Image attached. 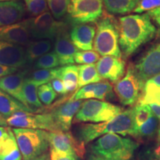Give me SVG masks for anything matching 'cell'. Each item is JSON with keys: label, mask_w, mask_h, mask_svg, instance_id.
<instances>
[{"label": "cell", "mask_w": 160, "mask_h": 160, "mask_svg": "<svg viewBox=\"0 0 160 160\" xmlns=\"http://www.w3.org/2000/svg\"><path fill=\"white\" fill-rule=\"evenodd\" d=\"M119 26L111 17L99 20L93 42V48L99 55L121 58L122 52L119 43Z\"/></svg>", "instance_id": "4"}, {"label": "cell", "mask_w": 160, "mask_h": 160, "mask_svg": "<svg viewBox=\"0 0 160 160\" xmlns=\"http://www.w3.org/2000/svg\"><path fill=\"white\" fill-rule=\"evenodd\" d=\"M44 85L42 82H37L31 78H25L23 85V95L28 108L33 112L37 109L42 108L43 105L38 97V88L40 85Z\"/></svg>", "instance_id": "23"}, {"label": "cell", "mask_w": 160, "mask_h": 160, "mask_svg": "<svg viewBox=\"0 0 160 160\" xmlns=\"http://www.w3.org/2000/svg\"><path fill=\"white\" fill-rule=\"evenodd\" d=\"M112 88L113 86L108 82L90 84L81 88L71 98L75 100L97 99L102 101L112 95Z\"/></svg>", "instance_id": "21"}, {"label": "cell", "mask_w": 160, "mask_h": 160, "mask_svg": "<svg viewBox=\"0 0 160 160\" xmlns=\"http://www.w3.org/2000/svg\"><path fill=\"white\" fill-rule=\"evenodd\" d=\"M148 105L150 106V108H151L153 114L158 119L160 120V105H157V104H150Z\"/></svg>", "instance_id": "42"}, {"label": "cell", "mask_w": 160, "mask_h": 160, "mask_svg": "<svg viewBox=\"0 0 160 160\" xmlns=\"http://www.w3.org/2000/svg\"><path fill=\"white\" fill-rule=\"evenodd\" d=\"M133 68L143 85L151 78L160 74V42L152 46Z\"/></svg>", "instance_id": "12"}, {"label": "cell", "mask_w": 160, "mask_h": 160, "mask_svg": "<svg viewBox=\"0 0 160 160\" xmlns=\"http://www.w3.org/2000/svg\"><path fill=\"white\" fill-rule=\"evenodd\" d=\"M7 119H5L2 115L0 114V127L1 126H7Z\"/></svg>", "instance_id": "47"}, {"label": "cell", "mask_w": 160, "mask_h": 160, "mask_svg": "<svg viewBox=\"0 0 160 160\" xmlns=\"http://www.w3.org/2000/svg\"><path fill=\"white\" fill-rule=\"evenodd\" d=\"M28 19L0 28V40L22 45L28 43L31 37Z\"/></svg>", "instance_id": "17"}, {"label": "cell", "mask_w": 160, "mask_h": 160, "mask_svg": "<svg viewBox=\"0 0 160 160\" xmlns=\"http://www.w3.org/2000/svg\"><path fill=\"white\" fill-rule=\"evenodd\" d=\"M78 68H79V88H80L90 84L99 82L102 80L94 64L81 65L78 66Z\"/></svg>", "instance_id": "28"}, {"label": "cell", "mask_w": 160, "mask_h": 160, "mask_svg": "<svg viewBox=\"0 0 160 160\" xmlns=\"http://www.w3.org/2000/svg\"><path fill=\"white\" fill-rule=\"evenodd\" d=\"M59 79L63 82L68 93L76 91L79 88L78 66L70 65L59 68Z\"/></svg>", "instance_id": "25"}, {"label": "cell", "mask_w": 160, "mask_h": 160, "mask_svg": "<svg viewBox=\"0 0 160 160\" xmlns=\"http://www.w3.org/2000/svg\"><path fill=\"white\" fill-rule=\"evenodd\" d=\"M159 7L160 0H140L139 5L133 11L137 13H142L145 11L148 12Z\"/></svg>", "instance_id": "37"}, {"label": "cell", "mask_w": 160, "mask_h": 160, "mask_svg": "<svg viewBox=\"0 0 160 160\" xmlns=\"http://www.w3.org/2000/svg\"><path fill=\"white\" fill-rule=\"evenodd\" d=\"M27 73V71H20L1 78L0 90L11 96L28 108L23 95V85Z\"/></svg>", "instance_id": "18"}, {"label": "cell", "mask_w": 160, "mask_h": 160, "mask_svg": "<svg viewBox=\"0 0 160 160\" xmlns=\"http://www.w3.org/2000/svg\"><path fill=\"white\" fill-rule=\"evenodd\" d=\"M31 35L41 39H53L64 29V24L56 21L50 12L28 19Z\"/></svg>", "instance_id": "11"}, {"label": "cell", "mask_w": 160, "mask_h": 160, "mask_svg": "<svg viewBox=\"0 0 160 160\" xmlns=\"http://www.w3.org/2000/svg\"><path fill=\"white\" fill-rule=\"evenodd\" d=\"M8 125L15 128L42 130L48 132L60 131L51 113H33L20 111L7 119Z\"/></svg>", "instance_id": "8"}, {"label": "cell", "mask_w": 160, "mask_h": 160, "mask_svg": "<svg viewBox=\"0 0 160 160\" xmlns=\"http://www.w3.org/2000/svg\"><path fill=\"white\" fill-rule=\"evenodd\" d=\"M51 85L53 88L56 91V93H59V94H66L68 93L66 91L65 86L64 85L63 82L60 79H55L53 81H51Z\"/></svg>", "instance_id": "39"}, {"label": "cell", "mask_w": 160, "mask_h": 160, "mask_svg": "<svg viewBox=\"0 0 160 160\" xmlns=\"http://www.w3.org/2000/svg\"><path fill=\"white\" fill-rule=\"evenodd\" d=\"M144 85L136 74L133 65H129L125 77L116 82L113 89L123 105H133L142 97Z\"/></svg>", "instance_id": "9"}, {"label": "cell", "mask_w": 160, "mask_h": 160, "mask_svg": "<svg viewBox=\"0 0 160 160\" xmlns=\"http://www.w3.org/2000/svg\"><path fill=\"white\" fill-rule=\"evenodd\" d=\"M25 7L21 2L10 1L0 2V28L13 25L22 19Z\"/></svg>", "instance_id": "22"}, {"label": "cell", "mask_w": 160, "mask_h": 160, "mask_svg": "<svg viewBox=\"0 0 160 160\" xmlns=\"http://www.w3.org/2000/svg\"><path fill=\"white\" fill-rule=\"evenodd\" d=\"M60 65L59 60L54 52H50L39 57L34 64L36 69H53Z\"/></svg>", "instance_id": "30"}, {"label": "cell", "mask_w": 160, "mask_h": 160, "mask_svg": "<svg viewBox=\"0 0 160 160\" xmlns=\"http://www.w3.org/2000/svg\"><path fill=\"white\" fill-rule=\"evenodd\" d=\"M148 82L154 84L155 85L158 86V87H160V74L151 78V79L148 80Z\"/></svg>", "instance_id": "43"}, {"label": "cell", "mask_w": 160, "mask_h": 160, "mask_svg": "<svg viewBox=\"0 0 160 160\" xmlns=\"http://www.w3.org/2000/svg\"><path fill=\"white\" fill-rule=\"evenodd\" d=\"M147 13L151 17V19L154 20L156 23L160 27V7L148 11Z\"/></svg>", "instance_id": "41"}, {"label": "cell", "mask_w": 160, "mask_h": 160, "mask_svg": "<svg viewBox=\"0 0 160 160\" xmlns=\"http://www.w3.org/2000/svg\"><path fill=\"white\" fill-rule=\"evenodd\" d=\"M38 97L42 103L50 105L57 98V93L53 90L51 83L48 82L39 86L38 88Z\"/></svg>", "instance_id": "34"}, {"label": "cell", "mask_w": 160, "mask_h": 160, "mask_svg": "<svg viewBox=\"0 0 160 160\" xmlns=\"http://www.w3.org/2000/svg\"><path fill=\"white\" fill-rule=\"evenodd\" d=\"M25 2L28 11L34 16L48 11L47 0H25Z\"/></svg>", "instance_id": "36"}, {"label": "cell", "mask_w": 160, "mask_h": 160, "mask_svg": "<svg viewBox=\"0 0 160 160\" xmlns=\"http://www.w3.org/2000/svg\"><path fill=\"white\" fill-rule=\"evenodd\" d=\"M153 114L150 106L147 104L138 103L133 108V116H134V123L136 128H138Z\"/></svg>", "instance_id": "31"}, {"label": "cell", "mask_w": 160, "mask_h": 160, "mask_svg": "<svg viewBox=\"0 0 160 160\" xmlns=\"http://www.w3.org/2000/svg\"><path fill=\"white\" fill-rule=\"evenodd\" d=\"M47 2L53 17L59 19L68 12L71 0H47Z\"/></svg>", "instance_id": "33"}, {"label": "cell", "mask_w": 160, "mask_h": 160, "mask_svg": "<svg viewBox=\"0 0 160 160\" xmlns=\"http://www.w3.org/2000/svg\"><path fill=\"white\" fill-rule=\"evenodd\" d=\"M59 68L53 69H39L33 71L30 78L42 84H46L55 79H59Z\"/></svg>", "instance_id": "29"}, {"label": "cell", "mask_w": 160, "mask_h": 160, "mask_svg": "<svg viewBox=\"0 0 160 160\" xmlns=\"http://www.w3.org/2000/svg\"><path fill=\"white\" fill-rule=\"evenodd\" d=\"M52 48L51 41L49 39H42L28 43L26 49V59L28 62L32 63L42 56L49 53Z\"/></svg>", "instance_id": "27"}, {"label": "cell", "mask_w": 160, "mask_h": 160, "mask_svg": "<svg viewBox=\"0 0 160 160\" xmlns=\"http://www.w3.org/2000/svg\"><path fill=\"white\" fill-rule=\"evenodd\" d=\"M20 111L33 113L22 103L0 90V114L8 119Z\"/></svg>", "instance_id": "24"}, {"label": "cell", "mask_w": 160, "mask_h": 160, "mask_svg": "<svg viewBox=\"0 0 160 160\" xmlns=\"http://www.w3.org/2000/svg\"><path fill=\"white\" fill-rule=\"evenodd\" d=\"M27 63L26 50L22 46L0 40V64L18 68Z\"/></svg>", "instance_id": "15"}, {"label": "cell", "mask_w": 160, "mask_h": 160, "mask_svg": "<svg viewBox=\"0 0 160 160\" xmlns=\"http://www.w3.org/2000/svg\"><path fill=\"white\" fill-rule=\"evenodd\" d=\"M108 133L137 137L133 108L123 111L113 119L104 122L82 125L78 129V139L87 144Z\"/></svg>", "instance_id": "2"}, {"label": "cell", "mask_w": 160, "mask_h": 160, "mask_svg": "<svg viewBox=\"0 0 160 160\" xmlns=\"http://www.w3.org/2000/svg\"><path fill=\"white\" fill-rule=\"evenodd\" d=\"M157 140L159 142H160V128L159 131H158V135H157Z\"/></svg>", "instance_id": "48"}, {"label": "cell", "mask_w": 160, "mask_h": 160, "mask_svg": "<svg viewBox=\"0 0 160 160\" xmlns=\"http://www.w3.org/2000/svg\"><path fill=\"white\" fill-rule=\"evenodd\" d=\"M96 67L102 79L116 83L125 73V62L121 58L105 56L98 60Z\"/></svg>", "instance_id": "14"}, {"label": "cell", "mask_w": 160, "mask_h": 160, "mask_svg": "<svg viewBox=\"0 0 160 160\" xmlns=\"http://www.w3.org/2000/svg\"><path fill=\"white\" fill-rule=\"evenodd\" d=\"M105 9L113 14H125L133 11L140 0H102Z\"/></svg>", "instance_id": "26"}, {"label": "cell", "mask_w": 160, "mask_h": 160, "mask_svg": "<svg viewBox=\"0 0 160 160\" xmlns=\"http://www.w3.org/2000/svg\"><path fill=\"white\" fill-rule=\"evenodd\" d=\"M79 51L71 42L70 35L61 31L57 36L54 44V53L59 60L60 65H70L74 63V56Z\"/></svg>", "instance_id": "19"}, {"label": "cell", "mask_w": 160, "mask_h": 160, "mask_svg": "<svg viewBox=\"0 0 160 160\" xmlns=\"http://www.w3.org/2000/svg\"><path fill=\"white\" fill-rule=\"evenodd\" d=\"M100 59L99 54L93 51H78L74 56V62L81 65H92Z\"/></svg>", "instance_id": "35"}, {"label": "cell", "mask_w": 160, "mask_h": 160, "mask_svg": "<svg viewBox=\"0 0 160 160\" xmlns=\"http://www.w3.org/2000/svg\"><path fill=\"white\" fill-rule=\"evenodd\" d=\"M49 147L60 153L83 158L85 154V144L79 141L68 131H48Z\"/></svg>", "instance_id": "10"}, {"label": "cell", "mask_w": 160, "mask_h": 160, "mask_svg": "<svg viewBox=\"0 0 160 160\" xmlns=\"http://www.w3.org/2000/svg\"><path fill=\"white\" fill-rule=\"evenodd\" d=\"M151 160H160V157H153Z\"/></svg>", "instance_id": "49"}, {"label": "cell", "mask_w": 160, "mask_h": 160, "mask_svg": "<svg viewBox=\"0 0 160 160\" xmlns=\"http://www.w3.org/2000/svg\"><path fill=\"white\" fill-rule=\"evenodd\" d=\"M82 103V100H75L71 98L52 109L50 113L53 116L60 131H69L73 117H75Z\"/></svg>", "instance_id": "13"}, {"label": "cell", "mask_w": 160, "mask_h": 160, "mask_svg": "<svg viewBox=\"0 0 160 160\" xmlns=\"http://www.w3.org/2000/svg\"><path fill=\"white\" fill-rule=\"evenodd\" d=\"M95 35L96 29L93 25L81 24L73 26L70 33V38L77 49L92 51Z\"/></svg>", "instance_id": "20"}, {"label": "cell", "mask_w": 160, "mask_h": 160, "mask_svg": "<svg viewBox=\"0 0 160 160\" xmlns=\"http://www.w3.org/2000/svg\"><path fill=\"white\" fill-rule=\"evenodd\" d=\"M10 1H15V0H0V2H10Z\"/></svg>", "instance_id": "50"}, {"label": "cell", "mask_w": 160, "mask_h": 160, "mask_svg": "<svg viewBox=\"0 0 160 160\" xmlns=\"http://www.w3.org/2000/svg\"><path fill=\"white\" fill-rule=\"evenodd\" d=\"M88 160H109L105 159V158H103L102 157H99V156H96L94 154H91L88 157Z\"/></svg>", "instance_id": "45"}, {"label": "cell", "mask_w": 160, "mask_h": 160, "mask_svg": "<svg viewBox=\"0 0 160 160\" xmlns=\"http://www.w3.org/2000/svg\"><path fill=\"white\" fill-rule=\"evenodd\" d=\"M31 160H51V158H50V153H43V154L39 156V157L34 158V159Z\"/></svg>", "instance_id": "44"}, {"label": "cell", "mask_w": 160, "mask_h": 160, "mask_svg": "<svg viewBox=\"0 0 160 160\" xmlns=\"http://www.w3.org/2000/svg\"><path fill=\"white\" fill-rule=\"evenodd\" d=\"M119 43L122 54L128 57L155 37L154 25L147 13L132 14L119 19Z\"/></svg>", "instance_id": "1"}, {"label": "cell", "mask_w": 160, "mask_h": 160, "mask_svg": "<svg viewBox=\"0 0 160 160\" xmlns=\"http://www.w3.org/2000/svg\"><path fill=\"white\" fill-rule=\"evenodd\" d=\"M18 71V68H17L9 67V66L3 65L0 64V79L8 76L11 74H13V73H17Z\"/></svg>", "instance_id": "40"}, {"label": "cell", "mask_w": 160, "mask_h": 160, "mask_svg": "<svg viewBox=\"0 0 160 160\" xmlns=\"http://www.w3.org/2000/svg\"><path fill=\"white\" fill-rule=\"evenodd\" d=\"M23 160H31L47 152L49 148L48 131L29 128H13Z\"/></svg>", "instance_id": "5"}, {"label": "cell", "mask_w": 160, "mask_h": 160, "mask_svg": "<svg viewBox=\"0 0 160 160\" xmlns=\"http://www.w3.org/2000/svg\"><path fill=\"white\" fill-rule=\"evenodd\" d=\"M139 145L116 133L100 137L91 146L92 154L109 160H132Z\"/></svg>", "instance_id": "3"}, {"label": "cell", "mask_w": 160, "mask_h": 160, "mask_svg": "<svg viewBox=\"0 0 160 160\" xmlns=\"http://www.w3.org/2000/svg\"><path fill=\"white\" fill-rule=\"evenodd\" d=\"M68 18L73 25L96 22L103 13L102 0H71Z\"/></svg>", "instance_id": "7"}, {"label": "cell", "mask_w": 160, "mask_h": 160, "mask_svg": "<svg viewBox=\"0 0 160 160\" xmlns=\"http://www.w3.org/2000/svg\"><path fill=\"white\" fill-rule=\"evenodd\" d=\"M0 160H23L13 130L0 127Z\"/></svg>", "instance_id": "16"}, {"label": "cell", "mask_w": 160, "mask_h": 160, "mask_svg": "<svg viewBox=\"0 0 160 160\" xmlns=\"http://www.w3.org/2000/svg\"><path fill=\"white\" fill-rule=\"evenodd\" d=\"M49 153L51 160H79V158L77 156L68 155L65 153H60L51 148H50Z\"/></svg>", "instance_id": "38"}, {"label": "cell", "mask_w": 160, "mask_h": 160, "mask_svg": "<svg viewBox=\"0 0 160 160\" xmlns=\"http://www.w3.org/2000/svg\"><path fill=\"white\" fill-rule=\"evenodd\" d=\"M158 119L154 115L152 114L145 123L137 129V137H151L154 135L158 128Z\"/></svg>", "instance_id": "32"}, {"label": "cell", "mask_w": 160, "mask_h": 160, "mask_svg": "<svg viewBox=\"0 0 160 160\" xmlns=\"http://www.w3.org/2000/svg\"><path fill=\"white\" fill-rule=\"evenodd\" d=\"M124 111L119 107L108 102L88 99L83 102L75 116V122L100 123L108 121Z\"/></svg>", "instance_id": "6"}, {"label": "cell", "mask_w": 160, "mask_h": 160, "mask_svg": "<svg viewBox=\"0 0 160 160\" xmlns=\"http://www.w3.org/2000/svg\"><path fill=\"white\" fill-rule=\"evenodd\" d=\"M153 157H160V142L153 151Z\"/></svg>", "instance_id": "46"}]
</instances>
